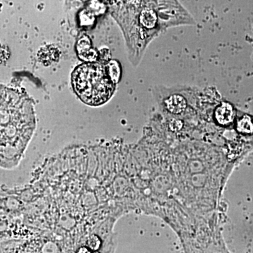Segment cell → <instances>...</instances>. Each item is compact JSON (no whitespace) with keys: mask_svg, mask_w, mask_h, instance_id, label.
I'll return each mask as SVG.
<instances>
[{"mask_svg":"<svg viewBox=\"0 0 253 253\" xmlns=\"http://www.w3.org/2000/svg\"><path fill=\"white\" fill-rule=\"evenodd\" d=\"M94 253H100L97 252V251H96V252H94Z\"/></svg>","mask_w":253,"mask_h":253,"instance_id":"11","label":"cell"},{"mask_svg":"<svg viewBox=\"0 0 253 253\" xmlns=\"http://www.w3.org/2000/svg\"><path fill=\"white\" fill-rule=\"evenodd\" d=\"M76 253H92L91 250L86 247H81V249L78 250Z\"/></svg>","mask_w":253,"mask_h":253,"instance_id":"10","label":"cell"},{"mask_svg":"<svg viewBox=\"0 0 253 253\" xmlns=\"http://www.w3.org/2000/svg\"><path fill=\"white\" fill-rule=\"evenodd\" d=\"M109 78L114 84H116L121 78V69L119 63L116 61H111L106 66Z\"/></svg>","mask_w":253,"mask_h":253,"instance_id":"8","label":"cell"},{"mask_svg":"<svg viewBox=\"0 0 253 253\" xmlns=\"http://www.w3.org/2000/svg\"><path fill=\"white\" fill-rule=\"evenodd\" d=\"M86 244H87L88 249L91 250V251L96 252L101 248V241L99 236L94 234V235L89 236Z\"/></svg>","mask_w":253,"mask_h":253,"instance_id":"9","label":"cell"},{"mask_svg":"<svg viewBox=\"0 0 253 253\" xmlns=\"http://www.w3.org/2000/svg\"><path fill=\"white\" fill-rule=\"evenodd\" d=\"M139 23L146 30H153L158 23L157 13L152 9H145L141 11L139 17Z\"/></svg>","mask_w":253,"mask_h":253,"instance_id":"7","label":"cell"},{"mask_svg":"<svg viewBox=\"0 0 253 253\" xmlns=\"http://www.w3.org/2000/svg\"><path fill=\"white\" fill-rule=\"evenodd\" d=\"M77 51L79 57L87 63H94L98 57L97 52L91 47L90 40L86 36L83 37L78 41Z\"/></svg>","mask_w":253,"mask_h":253,"instance_id":"4","label":"cell"},{"mask_svg":"<svg viewBox=\"0 0 253 253\" xmlns=\"http://www.w3.org/2000/svg\"><path fill=\"white\" fill-rule=\"evenodd\" d=\"M236 128L241 134L253 135V116L238 111L236 116Z\"/></svg>","mask_w":253,"mask_h":253,"instance_id":"5","label":"cell"},{"mask_svg":"<svg viewBox=\"0 0 253 253\" xmlns=\"http://www.w3.org/2000/svg\"><path fill=\"white\" fill-rule=\"evenodd\" d=\"M73 85L83 102L91 106L106 103L112 96L115 84L109 78L106 66L97 63H86L76 68Z\"/></svg>","mask_w":253,"mask_h":253,"instance_id":"2","label":"cell"},{"mask_svg":"<svg viewBox=\"0 0 253 253\" xmlns=\"http://www.w3.org/2000/svg\"><path fill=\"white\" fill-rule=\"evenodd\" d=\"M237 113V110L232 104L229 102H223L216 108L214 118L221 126H229L234 122Z\"/></svg>","mask_w":253,"mask_h":253,"instance_id":"3","label":"cell"},{"mask_svg":"<svg viewBox=\"0 0 253 253\" xmlns=\"http://www.w3.org/2000/svg\"><path fill=\"white\" fill-rule=\"evenodd\" d=\"M1 91V166L11 168L21 160L35 128L31 104L17 95Z\"/></svg>","mask_w":253,"mask_h":253,"instance_id":"1","label":"cell"},{"mask_svg":"<svg viewBox=\"0 0 253 253\" xmlns=\"http://www.w3.org/2000/svg\"><path fill=\"white\" fill-rule=\"evenodd\" d=\"M166 109L172 114H180L186 109V99L179 94H172L165 101Z\"/></svg>","mask_w":253,"mask_h":253,"instance_id":"6","label":"cell"}]
</instances>
